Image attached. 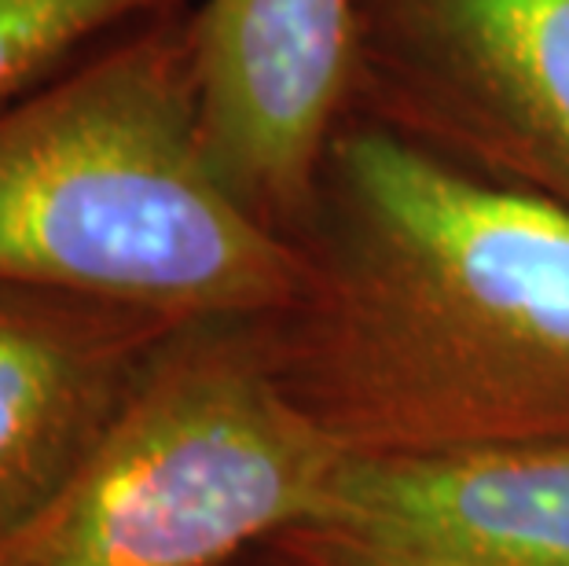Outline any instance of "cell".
Wrapping results in <instances>:
<instances>
[{"label":"cell","instance_id":"cell-1","mask_svg":"<svg viewBox=\"0 0 569 566\" xmlns=\"http://www.w3.org/2000/svg\"><path fill=\"white\" fill-rule=\"evenodd\" d=\"M290 244L295 298L253 328L338 453L569 441V210L368 118Z\"/></svg>","mask_w":569,"mask_h":566},{"label":"cell","instance_id":"cell-2","mask_svg":"<svg viewBox=\"0 0 569 566\" xmlns=\"http://www.w3.org/2000/svg\"><path fill=\"white\" fill-rule=\"evenodd\" d=\"M298 272L206 151L188 22L154 16L0 111V287L258 320Z\"/></svg>","mask_w":569,"mask_h":566},{"label":"cell","instance_id":"cell-3","mask_svg":"<svg viewBox=\"0 0 569 566\" xmlns=\"http://www.w3.org/2000/svg\"><path fill=\"white\" fill-rule=\"evenodd\" d=\"M342 460L253 320H188L0 566H224L309 519Z\"/></svg>","mask_w":569,"mask_h":566},{"label":"cell","instance_id":"cell-4","mask_svg":"<svg viewBox=\"0 0 569 566\" xmlns=\"http://www.w3.org/2000/svg\"><path fill=\"white\" fill-rule=\"evenodd\" d=\"M375 122L569 210V0H360Z\"/></svg>","mask_w":569,"mask_h":566},{"label":"cell","instance_id":"cell-5","mask_svg":"<svg viewBox=\"0 0 569 566\" xmlns=\"http://www.w3.org/2000/svg\"><path fill=\"white\" fill-rule=\"evenodd\" d=\"M272 566H569V441L346 456Z\"/></svg>","mask_w":569,"mask_h":566},{"label":"cell","instance_id":"cell-6","mask_svg":"<svg viewBox=\"0 0 569 566\" xmlns=\"http://www.w3.org/2000/svg\"><path fill=\"white\" fill-rule=\"evenodd\" d=\"M188 30L206 151L290 239L357 92L360 0H202Z\"/></svg>","mask_w":569,"mask_h":566},{"label":"cell","instance_id":"cell-7","mask_svg":"<svg viewBox=\"0 0 569 566\" xmlns=\"http://www.w3.org/2000/svg\"><path fill=\"white\" fill-rule=\"evenodd\" d=\"M180 324L0 287V540L63 493Z\"/></svg>","mask_w":569,"mask_h":566},{"label":"cell","instance_id":"cell-8","mask_svg":"<svg viewBox=\"0 0 569 566\" xmlns=\"http://www.w3.org/2000/svg\"><path fill=\"white\" fill-rule=\"evenodd\" d=\"M162 8L166 0H0V111L74 67L103 33Z\"/></svg>","mask_w":569,"mask_h":566},{"label":"cell","instance_id":"cell-9","mask_svg":"<svg viewBox=\"0 0 569 566\" xmlns=\"http://www.w3.org/2000/svg\"><path fill=\"white\" fill-rule=\"evenodd\" d=\"M224 566H272V559L264 556V552L258 548V552H250V556H243V559H232V563H224Z\"/></svg>","mask_w":569,"mask_h":566}]
</instances>
